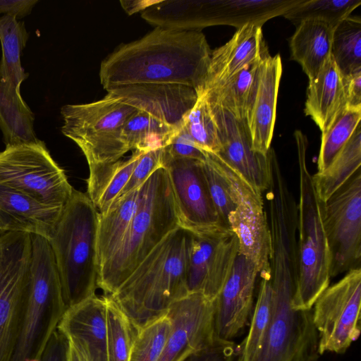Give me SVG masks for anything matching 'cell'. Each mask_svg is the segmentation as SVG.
Returning <instances> with one entry per match:
<instances>
[{
	"label": "cell",
	"instance_id": "obj_22",
	"mask_svg": "<svg viewBox=\"0 0 361 361\" xmlns=\"http://www.w3.org/2000/svg\"><path fill=\"white\" fill-rule=\"evenodd\" d=\"M268 54L262 26L250 23L238 28L226 44L212 51L203 90L224 83Z\"/></svg>",
	"mask_w": 361,
	"mask_h": 361
},
{
	"label": "cell",
	"instance_id": "obj_30",
	"mask_svg": "<svg viewBox=\"0 0 361 361\" xmlns=\"http://www.w3.org/2000/svg\"><path fill=\"white\" fill-rule=\"evenodd\" d=\"M361 166L360 124L331 164L321 173L312 175L319 198L323 202L341 188Z\"/></svg>",
	"mask_w": 361,
	"mask_h": 361
},
{
	"label": "cell",
	"instance_id": "obj_27",
	"mask_svg": "<svg viewBox=\"0 0 361 361\" xmlns=\"http://www.w3.org/2000/svg\"><path fill=\"white\" fill-rule=\"evenodd\" d=\"M34 120L20 86L0 78V129L6 146L37 142Z\"/></svg>",
	"mask_w": 361,
	"mask_h": 361
},
{
	"label": "cell",
	"instance_id": "obj_37",
	"mask_svg": "<svg viewBox=\"0 0 361 361\" xmlns=\"http://www.w3.org/2000/svg\"><path fill=\"white\" fill-rule=\"evenodd\" d=\"M171 329L172 322L168 312L138 329L129 361H158Z\"/></svg>",
	"mask_w": 361,
	"mask_h": 361
},
{
	"label": "cell",
	"instance_id": "obj_7",
	"mask_svg": "<svg viewBox=\"0 0 361 361\" xmlns=\"http://www.w3.org/2000/svg\"><path fill=\"white\" fill-rule=\"evenodd\" d=\"M137 111L110 93L91 103L66 104L61 109V132L80 147L88 165L115 162L128 152L121 128Z\"/></svg>",
	"mask_w": 361,
	"mask_h": 361
},
{
	"label": "cell",
	"instance_id": "obj_47",
	"mask_svg": "<svg viewBox=\"0 0 361 361\" xmlns=\"http://www.w3.org/2000/svg\"><path fill=\"white\" fill-rule=\"evenodd\" d=\"M154 1H134V3L135 4H133V2L130 1V3L133 4V6L128 5L124 1H121L120 2L123 8H124L125 11H126L127 13H128L129 14H133L137 11H144L146 8L152 4Z\"/></svg>",
	"mask_w": 361,
	"mask_h": 361
},
{
	"label": "cell",
	"instance_id": "obj_23",
	"mask_svg": "<svg viewBox=\"0 0 361 361\" xmlns=\"http://www.w3.org/2000/svg\"><path fill=\"white\" fill-rule=\"evenodd\" d=\"M63 209L45 204L23 192L0 185V225L6 233H27L48 240Z\"/></svg>",
	"mask_w": 361,
	"mask_h": 361
},
{
	"label": "cell",
	"instance_id": "obj_18",
	"mask_svg": "<svg viewBox=\"0 0 361 361\" xmlns=\"http://www.w3.org/2000/svg\"><path fill=\"white\" fill-rule=\"evenodd\" d=\"M106 92L175 129L182 127L184 116L197 99L194 88L176 84L130 85Z\"/></svg>",
	"mask_w": 361,
	"mask_h": 361
},
{
	"label": "cell",
	"instance_id": "obj_40",
	"mask_svg": "<svg viewBox=\"0 0 361 361\" xmlns=\"http://www.w3.org/2000/svg\"><path fill=\"white\" fill-rule=\"evenodd\" d=\"M182 361H242V345L233 341L215 338L212 343L190 353Z\"/></svg>",
	"mask_w": 361,
	"mask_h": 361
},
{
	"label": "cell",
	"instance_id": "obj_9",
	"mask_svg": "<svg viewBox=\"0 0 361 361\" xmlns=\"http://www.w3.org/2000/svg\"><path fill=\"white\" fill-rule=\"evenodd\" d=\"M31 234L7 232L0 238V361H12L27 299Z\"/></svg>",
	"mask_w": 361,
	"mask_h": 361
},
{
	"label": "cell",
	"instance_id": "obj_44",
	"mask_svg": "<svg viewBox=\"0 0 361 361\" xmlns=\"http://www.w3.org/2000/svg\"><path fill=\"white\" fill-rule=\"evenodd\" d=\"M346 106L361 107V69L343 76Z\"/></svg>",
	"mask_w": 361,
	"mask_h": 361
},
{
	"label": "cell",
	"instance_id": "obj_36",
	"mask_svg": "<svg viewBox=\"0 0 361 361\" xmlns=\"http://www.w3.org/2000/svg\"><path fill=\"white\" fill-rule=\"evenodd\" d=\"M182 126L202 150L214 154L219 152L221 143L216 124L203 94H197V99L184 116Z\"/></svg>",
	"mask_w": 361,
	"mask_h": 361
},
{
	"label": "cell",
	"instance_id": "obj_15",
	"mask_svg": "<svg viewBox=\"0 0 361 361\" xmlns=\"http://www.w3.org/2000/svg\"><path fill=\"white\" fill-rule=\"evenodd\" d=\"M172 329L158 361H182L216 338L214 304L200 293H190L167 311Z\"/></svg>",
	"mask_w": 361,
	"mask_h": 361
},
{
	"label": "cell",
	"instance_id": "obj_42",
	"mask_svg": "<svg viewBox=\"0 0 361 361\" xmlns=\"http://www.w3.org/2000/svg\"><path fill=\"white\" fill-rule=\"evenodd\" d=\"M164 157L169 159H192L204 161L205 152L198 147L183 126L171 137L164 147Z\"/></svg>",
	"mask_w": 361,
	"mask_h": 361
},
{
	"label": "cell",
	"instance_id": "obj_1",
	"mask_svg": "<svg viewBox=\"0 0 361 361\" xmlns=\"http://www.w3.org/2000/svg\"><path fill=\"white\" fill-rule=\"evenodd\" d=\"M212 51L201 31L155 27L142 38L122 44L101 63L105 90L136 84L187 85L200 93Z\"/></svg>",
	"mask_w": 361,
	"mask_h": 361
},
{
	"label": "cell",
	"instance_id": "obj_33",
	"mask_svg": "<svg viewBox=\"0 0 361 361\" xmlns=\"http://www.w3.org/2000/svg\"><path fill=\"white\" fill-rule=\"evenodd\" d=\"M361 107L345 108L329 129L322 133L317 172L324 171L336 157L360 124Z\"/></svg>",
	"mask_w": 361,
	"mask_h": 361
},
{
	"label": "cell",
	"instance_id": "obj_31",
	"mask_svg": "<svg viewBox=\"0 0 361 361\" xmlns=\"http://www.w3.org/2000/svg\"><path fill=\"white\" fill-rule=\"evenodd\" d=\"M177 130L137 110L122 127L121 138L127 152L133 149L147 152L165 147Z\"/></svg>",
	"mask_w": 361,
	"mask_h": 361
},
{
	"label": "cell",
	"instance_id": "obj_34",
	"mask_svg": "<svg viewBox=\"0 0 361 361\" xmlns=\"http://www.w3.org/2000/svg\"><path fill=\"white\" fill-rule=\"evenodd\" d=\"M259 291L252 312L247 337L240 343L242 361H251L259 350L270 324L274 306V290L271 276H260Z\"/></svg>",
	"mask_w": 361,
	"mask_h": 361
},
{
	"label": "cell",
	"instance_id": "obj_4",
	"mask_svg": "<svg viewBox=\"0 0 361 361\" xmlns=\"http://www.w3.org/2000/svg\"><path fill=\"white\" fill-rule=\"evenodd\" d=\"M178 226L166 169H157L140 186L137 208L121 244L98 272L97 288L114 293L148 254Z\"/></svg>",
	"mask_w": 361,
	"mask_h": 361
},
{
	"label": "cell",
	"instance_id": "obj_13",
	"mask_svg": "<svg viewBox=\"0 0 361 361\" xmlns=\"http://www.w3.org/2000/svg\"><path fill=\"white\" fill-rule=\"evenodd\" d=\"M203 161L163 157L178 226L196 234L230 230L219 222L204 174Z\"/></svg>",
	"mask_w": 361,
	"mask_h": 361
},
{
	"label": "cell",
	"instance_id": "obj_25",
	"mask_svg": "<svg viewBox=\"0 0 361 361\" xmlns=\"http://www.w3.org/2000/svg\"><path fill=\"white\" fill-rule=\"evenodd\" d=\"M334 29L325 20L308 18L296 26L290 38V58L300 64L309 80L317 75L331 56Z\"/></svg>",
	"mask_w": 361,
	"mask_h": 361
},
{
	"label": "cell",
	"instance_id": "obj_5",
	"mask_svg": "<svg viewBox=\"0 0 361 361\" xmlns=\"http://www.w3.org/2000/svg\"><path fill=\"white\" fill-rule=\"evenodd\" d=\"M299 166L300 197L297 234L298 278L292 299L295 310H310L329 286L331 254L323 221V202L317 193L306 161L307 140L295 132Z\"/></svg>",
	"mask_w": 361,
	"mask_h": 361
},
{
	"label": "cell",
	"instance_id": "obj_19",
	"mask_svg": "<svg viewBox=\"0 0 361 361\" xmlns=\"http://www.w3.org/2000/svg\"><path fill=\"white\" fill-rule=\"evenodd\" d=\"M228 220L237 236L239 254L256 267L259 276H270L271 235L262 195L254 192L240 199Z\"/></svg>",
	"mask_w": 361,
	"mask_h": 361
},
{
	"label": "cell",
	"instance_id": "obj_48",
	"mask_svg": "<svg viewBox=\"0 0 361 361\" xmlns=\"http://www.w3.org/2000/svg\"><path fill=\"white\" fill-rule=\"evenodd\" d=\"M6 233V232L4 231V230L2 228V227L0 225V238L4 235Z\"/></svg>",
	"mask_w": 361,
	"mask_h": 361
},
{
	"label": "cell",
	"instance_id": "obj_39",
	"mask_svg": "<svg viewBox=\"0 0 361 361\" xmlns=\"http://www.w3.org/2000/svg\"><path fill=\"white\" fill-rule=\"evenodd\" d=\"M203 171L220 225L230 229L228 215L236 207L229 185L218 171L205 159Z\"/></svg>",
	"mask_w": 361,
	"mask_h": 361
},
{
	"label": "cell",
	"instance_id": "obj_32",
	"mask_svg": "<svg viewBox=\"0 0 361 361\" xmlns=\"http://www.w3.org/2000/svg\"><path fill=\"white\" fill-rule=\"evenodd\" d=\"M331 56L342 76L361 69V19L348 16L334 29Z\"/></svg>",
	"mask_w": 361,
	"mask_h": 361
},
{
	"label": "cell",
	"instance_id": "obj_14",
	"mask_svg": "<svg viewBox=\"0 0 361 361\" xmlns=\"http://www.w3.org/2000/svg\"><path fill=\"white\" fill-rule=\"evenodd\" d=\"M238 254V240L231 230L203 234L192 233L187 267L188 293H200L214 300Z\"/></svg>",
	"mask_w": 361,
	"mask_h": 361
},
{
	"label": "cell",
	"instance_id": "obj_29",
	"mask_svg": "<svg viewBox=\"0 0 361 361\" xmlns=\"http://www.w3.org/2000/svg\"><path fill=\"white\" fill-rule=\"evenodd\" d=\"M262 60L246 66L224 83L198 94H203L209 104L224 109L238 119L246 120L256 94Z\"/></svg>",
	"mask_w": 361,
	"mask_h": 361
},
{
	"label": "cell",
	"instance_id": "obj_6",
	"mask_svg": "<svg viewBox=\"0 0 361 361\" xmlns=\"http://www.w3.org/2000/svg\"><path fill=\"white\" fill-rule=\"evenodd\" d=\"M31 237L27 299L12 361L39 360L67 310L49 241L37 235Z\"/></svg>",
	"mask_w": 361,
	"mask_h": 361
},
{
	"label": "cell",
	"instance_id": "obj_21",
	"mask_svg": "<svg viewBox=\"0 0 361 361\" xmlns=\"http://www.w3.org/2000/svg\"><path fill=\"white\" fill-rule=\"evenodd\" d=\"M282 71L279 54H268L262 60L256 94L246 119L252 149L263 155L271 148Z\"/></svg>",
	"mask_w": 361,
	"mask_h": 361
},
{
	"label": "cell",
	"instance_id": "obj_2",
	"mask_svg": "<svg viewBox=\"0 0 361 361\" xmlns=\"http://www.w3.org/2000/svg\"><path fill=\"white\" fill-rule=\"evenodd\" d=\"M192 233L171 231L109 296L137 330L186 296Z\"/></svg>",
	"mask_w": 361,
	"mask_h": 361
},
{
	"label": "cell",
	"instance_id": "obj_8",
	"mask_svg": "<svg viewBox=\"0 0 361 361\" xmlns=\"http://www.w3.org/2000/svg\"><path fill=\"white\" fill-rule=\"evenodd\" d=\"M0 185L60 207L65 206L73 190L41 140L6 146L0 151Z\"/></svg>",
	"mask_w": 361,
	"mask_h": 361
},
{
	"label": "cell",
	"instance_id": "obj_11",
	"mask_svg": "<svg viewBox=\"0 0 361 361\" xmlns=\"http://www.w3.org/2000/svg\"><path fill=\"white\" fill-rule=\"evenodd\" d=\"M323 221L331 254V278L360 268V170L323 202Z\"/></svg>",
	"mask_w": 361,
	"mask_h": 361
},
{
	"label": "cell",
	"instance_id": "obj_35",
	"mask_svg": "<svg viewBox=\"0 0 361 361\" xmlns=\"http://www.w3.org/2000/svg\"><path fill=\"white\" fill-rule=\"evenodd\" d=\"M106 305L107 361H129L136 328L119 306L108 295Z\"/></svg>",
	"mask_w": 361,
	"mask_h": 361
},
{
	"label": "cell",
	"instance_id": "obj_12",
	"mask_svg": "<svg viewBox=\"0 0 361 361\" xmlns=\"http://www.w3.org/2000/svg\"><path fill=\"white\" fill-rule=\"evenodd\" d=\"M293 295V292L274 290L272 318L251 361L317 360L318 333L313 324L312 309L294 310Z\"/></svg>",
	"mask_w": 361,
	"mask_h": 361
},
{
	"label": "cell",
	"instance_id": "obj_3",
	"mask_svg": "<svg viewBox=\"0 0 361 361\" xmlns=\"http://www.w3.org/2000/svg\"><path fill=\"white\" fill-rule=\"evenodd\" d=\"M97 222L98 212L87 194L73 188L48 239L67 309L95 295Z\"/></svg>",
	"mask_w": 361,
	"mask_h": 361
},
{
	"label": "cell",
	"instance_id": "obj_28",
	"mask_svg": "<svg viewBox=\"0 0 361 361\" xmlns=\"http://www.w3.org/2000/svg\"><path fill=\"white\" fill-rule=\"evenodd\" d=\"M144 151L135 150L126 160L89 165L87 195L99 214L119 196Z\"/></svg>",
	"mask_w": 361,
	"mask_h": 361
},
{
	"label": "cell",
	"instance_id": "obj_16",
	"mask_svg": "<svg viewBox=\"0 0 361 361\" xmlns=\"http://www.w3.org/2000/svg\"><path fill=\"white\" fill-rule=\"evenodd\" d=\"M209 105L221 143L216 154L259 192H266L270 178L269 152L263 155L253 150L246 120L236 118L220 106Z\"/></svg>",
	"mask_w": 361,
	"mask_h": 361
},
{
	"label": "cell",
	"instance_id": "obj_17",
	"mask_svg": "<svg viewBox=\"0 0 361 361\" xmlns=\"http://www.w3.org/2000/svg\"><path fill=\"white\" fill-rule=\"evenodd\" d=\"M258 271L238 254L229 276L214 300L216 338L232 341L248 324Z\"/></svg>",
	"mask_w": 361,
	"mask_h": 361
},
{
	"label": "cell",
	"instance_id": "obj_38",
	"mask_svg": "<svg viewBox=\"0 0 361 361\" xmlns=\"http://www.w3.org/2000/svg\"><path fill=\"white\" fill-rule=\"evenodd\" d=\"M361 4V0H302L283 16L297 26L308 18H319L336 27Z\"/></svg>",
	"mask_w": 361,
	"mask_h": 361
},
{
	"label": "cell",
	"instance_id": "obj_41",
	"mask_svg": "<svg viewBox=\"0 0 361 361\" xmlns=\"http://www.w3.org/2000/svg\"><path fill=\"white\" fill-rule=\"evenodd\" d=\"M164 147L149 150L142 154L119 196L140 187L157 169L163 166Z\"/></svg>",
	"mask_w": 361,
	"mask_h": 361
},
{
	"label": "cell",
	"instance_id": "obj_26",
	"mask_svg": "<svg viewBox=\"0 0 361 361\" xmlns=\"http://www.w3.org/2000/svg\"><path fill=\"white\" fill-rule=\"evenodd\" d=\"M140 188L118 197L107 210L98 213V272L117 251L137 208Z\"/></svg>",
	"mask_w": 361,
	"mask_h": 361
},
{
	"label": "cell",
	"instance_id": "obj_20",
	"mask_svg": "<svg viewBox=\"0 0 361 361\" xmlns=\"http://www.w3.org/2000/svg\"><path fill=\"white\" fill-rule=\"evenodd\" d=\"M57 330L73 342L88 361H107L106 305L94 295L68 308Z\"/></svg>",
	"mask_w": 361,
	"mask_h": 361
},
{
	"label": "cell",
	"instance_id": "obj_10",
	"mask_svg": "<svg viewBox=\"0 0 361 361\" xmlns=\"http://www.w3.org/2000/svg\"><path fill=\"white\" fill-rule=\"evenodd\" d=\"M313 306L319 355L345 353L360 334L361 269L348 271L329 286Z\"/></svg>",
	"mask_w": 361,
	"mask_h": 361
},
{
	"label": "cell",
	"instance_id": "obj_43",
	"mask_svg": "<svg viewBox=\"0 0 361 361\" xmlns=\"http://www.w3.org/2000/svg\"><path fill=\"white\" fill-rule=\"evenodd\" d=\"M67 350V338L56 329L37 361H66Z\"/></svg>",
	"mask_w": 361,
	"mask_h": 361
},
{
	"label": "cell",
	"instance_id": "obj_46",
	"mask_svg": "<svg viewBox=\"0 0 361 361\" xmlns=\"http://www.w3.org/2000/svg\"><path fill=\"white\" fill-rule=\"evenodd\" d=\"M66 361H88L82 351L68 339Z\"/></svg>",
	"mask_w": 361,
	"mask_h": 361
},
{
	"label": "cell",
	"instance_id": "obj_24",
	"mask_svg": "<svg viewBox=\"0 0 361 361\" xmlns=\"http://www.w3.org/2000/svg\"><path fill=\"white\" fill-rule=\"evenodd\" d=\"M345 106L343 76L331 56L317 75L309 80L305 113L322 133Z\"/></svg>",
	"mask_w": 361,
	"mask_h": 361
},
{
	"label": "cell",
	"instance_id": "obj_45",
	"mask_svg": "<svg viewBox=\"0 0 361 361\" xmlns=\"http://www.w3.org/2000/svg\"><path fill=\"white\" fill-rule=\"evenodd\" d=\"M37 0H0V13L20 18L30 14Z\"/></svg>",
	"mask_w": 361,
	"mask_h": 361
}]
</instances>
